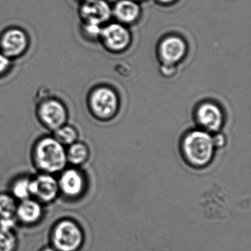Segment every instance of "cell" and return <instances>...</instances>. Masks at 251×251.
Instances as JSON below:
<instances>
[{"label": "cell", "mask_w": 251, "mask_h": 251, "mask_svg": "<svg viewBox=\"0 0 251 251\" xmlns=\"http://www.w3.org/2000/svg\"><path fill=\"white\" fill-rule=\"evenodd\" d=\"M88 106L91 113L97 118L108 120L117 113L118 98L115 92L109 88H97L89 94Z\"/></svg>", "instance_id": "cell-7"}, {"label": "cell", "mask_w": 251, "mask_h": 251, "mask_svg": "<svg viewBox=\"0 0 251 251\" xmlns=\"http://www.w3.org/2000/svg\"><path fill=\"white\" fill-rule=\"evenodd\" d=\"M30 158L38 173L58 176L68 166L65 147L52 135H44L35 141Z\"/></svg>", "instance_id": "cell-1"}, {"label": "cell", "mask_w": 251, "mask_h": 251, "mask_svg": "<svg viewBox=\"0 0 251 251\" xmlns=\"http://www.w3.org/2000/svg\"><path fill=\"white\" fill-rule=\"evenodd\" d=\"M49 242L58 251H79L85 242L84 230L75 219L61 217L51 227Z\"/></svg>", "instance_id": "cell-2"}, {"label": "cell", "mask_w": 251, "mask_h": 251, "mask_svg": "<svg viewBox=\"0 0 251 251\" xmlns=\"http://www.w3.org/2000/svg\"><path fill=\"white\" fill-rule=\"evenodd\" d=\"M213 142H214L215 148H221L226 145V139L224 135L221 133H217L215 136H212Z\"/></svg>", "instance_id": "cell-22"}, {"label": "cell", "mask_w": 251, "mask_h": 251, "mask_svg": "<svg viewBox=\"0 0 251 251\" xmlns=\"http://www.w3.org/2000/svg\"><path fill=\"white\" fill-rule=\"evenodd\" d=\"M68 166L80 167L84 165L90 157V150L86 143L77 141L66 148Z\"/></svg>", "instance_id": "cell-16"}, {"label": "cell", "mask_w": 251, "mask_h": 251, "mask_svg": "<svg viewBox=\"0 0 251 251\" xmlns=\"http://www.w3.org/2000/svg\"><path fill=\"white\" fill-rule=\"evenodd\" d=\"M133 1H135V2H139V1H142V0H133Z\"/></svg>", "instance_id": "cell-26"}, {"label": "cell", "mask_w": 251, "mask_h": 251, "mask_svg": "<svg viewBox=\"0 0 251 251\" xmlns=\"http://www.w3.org/2000/svg\"><path fill=\"white\" fill-rule=\"evenodd\" d=\"M101 29L102 28H100V26L99 25L83 23L81 29L82 34L87 40L93 41L94 39L100 38Z\"/></svg>", "instance_id": "cell-20"}, {"label": "cell", "mask_w": 251, "mask_h": 251, "mask_svg": "<svg viewBox=\"0 0 251 251\" xmlns=\"http://www.w3.org/2000/svg\"><path fill=\"white\" fill-rule=\"evenodd\" d=\"M141 8L133 0H119L112 10L117 20L126 24L134 23L140 16Z\"/></svg>", "instance_id": "cell-14"}, {"label": "cell", "mask_w": 251, "mask_h": 251, "mask_svg": "<svg viewBox=\"0 0 251 251\" xmlns=\"http://www.w3.org/2000/svg\"><path fill=\"white\" fill-rule=\"evenodd\" d=\"M31 177L32 175H19L10 183L8 192L18 202L31 198Z\"/></svg>", "instance_id": "cell-17"}, {"label": "cell", "mask_w": 251, "mask_h": 251, "mask_svg": "<svg viewBox=\"0 0 251 251\" xmlns=\"http://www.w3.org/2000/svg\"><path fill=\"white\" fill-rule=\"evenodd\" d=\"M83 1H86V0H83Z\"/></svg>", "instance_id": "cell-27"}, {"label": "cell", "mask_w": 251, "mask_h": 251, "mask_svg": "<svg viewBox=\"0 0 251 251\" xmlns=\"http://www.w3.org/2000/svg\"><path fill=\"white\" fill-rule=\"evenodd\" d=\"M45 205L34 198L20 201L17 205L15 220L17 224L25 227L38 226L45 215Z\"/></svg>", "instance_id": "cell-10"}, {"label": "cell", "mask_w": 251, "mask_h": 251, "mask_svg": "<svg viewBox=\"0 0 251 251\" xmlns=\"http://www.w3.org/2000/svg\"><path fill=\"white\" fill-rule=\"evenodd\" d=\"M112 15V9L105 0H86L79 9L83 23L100 26Z\"/></svg>", "instance_id": "cell-9"}, {"label": "cell", "mask_w": 251, "mask_h": 251, "mask_svg": "<svg viewBox=\"0 0 251 251\" xmlns=\"http://www.w3.org/2000/svg\"><path fill=\"white\" fill-rule=\"evenodd\" d=\"M36 116L41 126L52 133L67 124L68 108L59 98L45 95L36 103Z\"/></svg>", "instance_id": "cell-4"}, {"label": "cell", "mask_w": 251, "mask_h": 251, "mask_svg": "<svg viewBox=\"0 0 251 251\" xmlns=\"http://www.w3.org/2000/svg\"><path fill=\"white\" fill-rule=\"evenodd\" d=\"M196 119L198 124L208 132H218L223 126V112L218 105L212 102L200 105L197 110Z\"/></svg>", "instance_id": "cell-13"}, {"label": "cell", "mask_w": 251, "mask_h": 251, "mask_svg": "<svg viewBox=\"0 0 251 251\" xmlns=\"http://www.w3.org/2000/svg\"><path fill=\"white\" fill-rule=\"evenodd\" d=\"M30 191L31 198L45 206L53 203L60 197L57 176L43 173L32 175Z\"/></svg>", "instance_id": "cell-8"}, {"label": "cell", "mask_w": 251, "mask_h": 251, "mask_svg": "<svg viewBox=\"0 0 251 251\" xmlns=\"http://www.w3.org/2000/svg\"><path fill=\"white\" fill-rule=\"evenodd\" d=\"M15 220L0 221V251H17L20 240L15 230Z\"/></svg>", "instance_id": "cell-15"}, {"label": "cell", "mask_w": 251, "mask_h": 251, "mask_svg": "<svg viewBox=\"0 0 251 251\" xmlns=\"http://www.w3.org/2000/svg\"><path fill=\"white\" fill-rule=\"evenodd\" d=\"M186 52V43L177 36L166 38L159 46L160 59L164 65H176L184 58Z\"/></svg>", "instance_id": "cell-12"}, {"label": "cell", "mask_w": 251, "mask_h": 251, "mask_svg": "<svg viewBox=\"0 0 251 251\" xmlns=\"http://www.w3.org/2000/svg\"><path fill=\"white\" fill-rule=\"evenodd\" d=\"M215 147L212 136L204 130H193L182 142V153L186 162L195 168H202L212 161Z\"/></svg>", "instance_id": "cell-3"}, {"label": "cell", "mask_w": 251, "mask_h": 251, "mask_svg": "<svg viewBox=\"0 0 251 251\" xmlns=\"http://www.w3.org/2000/svg\"><path fill=\"white\" fill-rule=\"evenodd\" d=\"M158 3L162 4V5H170L174 3L177 0H155Z\"/></svg>", "instance_id": "cell-25"}, {"label": "cell", "mask_w": 251, "mask_h": 251, "mask_svg": "<svg viewBox=\"0 0 251 251\" xmlns=\"http://www.w3.org/2000/svg\"><path fill=\"white\" fill-rule=\"evenodd\" d=\"M60 197L67 201H75L84 195L87 179L80 167L67 166L57 176Z\"/></svg>", "instance_id": "cell-5"}, {"label": "cell", "mask_w": 251, "mask_h": 251, "mask_svg": "<svg viewBox=\"0 0 251 251\" xmlns=\"http://www.w3.org/2000/svg\"><path fill=\"white\" fill-rule=\"evenodd\" d=\"M38 251H58L55 250L53 247L51 246L50 245H45V246L41 248Z\"/></svg>", "instance_id": "cell-24"}, {"label": "cell", "mask_w": 251, "mask_h": 251, "mask_svg": "<svg viewBox=\"0 0 251 251\" xmlns=\"http://www.w3.org/2000/svg\"><path fill=\"white\" fill-rule=\"evenodd\" d=\"M100 38L104 46L112 52L125 50L131 41L130 32L119 23H112L101 29Z\"/></svg>", "instance_id": "cell-11"}, {"label": "cell", "mask_w": 251, "mask_h": 251, "mask_svg": "<svg viewBox=\"0 0 251 251\" xmlns=\"http://www.w3.org/2000/svg\"><path fill=\"white\" fill-rule=\"evenodd\" d=\"M30 45L29 35L21 27H7L0 33V51L12 61L24 56Z\"/></svg>", "instance_id": "cell-6"}, {"label": "cell", "mask_w": 251, "mask_h": 251, "mask_svg": "<svg viewBox=\"0 0 251 251\" xmlns=\"http://www.w3.org/2000/svg\"><path fill=\"white\" fill-rule=\"evenodd\" d=\"M17 205L18 201L8 191L0 192V221L15 220Z\"/></svg>", "instance_id": "cell-18"}, {"label": "cell", "mask_w": 251, "mask_h": 251, "mask_svg": "<svg viewBox=\"0 0 251 251\" xmlns=\"http://www.w3.org/2000/svg\"><path fill=\"white\" fill-rule=\"evenodd\" d=\"M13 61L0 51V78L9 74L12 69Z\"/></svg>", "instance_id": "cell-21"}, {"label": "cell", "mask_w": 251, "mask_h": 251, "mask_svg": "<svg viewBox=\"0 0 251 251\" xmlns=\"http://www.w3.org/2000/svg\"><path fill=\"white\" fill-rule=\"evenodd\" d=\"M52 136L63 146L67 148L78 141L79 133L75 127L67 123L52 132Z\"/></svg>", "instance_id": "cell-19"}, {"label": "cell", "mask_w": 251, "mask_h": 251, "mask_svg": "<svg viewBox=\"0 0 251 251\" xmlns=\"http://www.w3.org/2000/svg\"><path fill=\"white\" fill-rule=\"evenodd\" d=\"M161 73L164 75L167 76V77H170V76L173 75L175 74V71H176V67L175 66L171 65H164L163 64L161 67Z\"/></svg>", "instance_id": "cell-23"}]
</instances>
